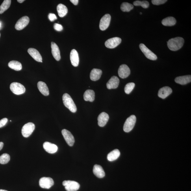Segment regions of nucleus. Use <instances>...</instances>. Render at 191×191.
<instances>
[{"label":"nucleus","mask_w":191,"mask_h":191,"mask_svg":"<svg viewBox=\"0 0 191 191\" xmlns=\"http://www.w3.org/2000/svg\"><path fill=\"white\" fill-rule=\"evenodd\" d=\"M184 42L183 38L177 37L169 40L168 42V46L171 50L177 51L183 47Z\"/></svg>","instance_id":"nucleus-1"},{"label":"nucleus","mask_w":191,"mask_h":191,"mask_svg":"<svg viewBox=\"0 0 191 191\" xmlns=\"http://www.w3.org/2000/svg\"><path fill=\"white\" fill-rule=\"evenodd\" d=\"M62 99L65 107L68 108L71 112H76L77 110L76 106L70 95L67 93H65L63 96Z\"/></svg>","instance_id":"nucleus-2"},{"label":"nucleus","mask_w":191,"mask_h":191,"mask_svg":"<svg viewBox=\"0 0 191 191\" xmlns=\"http://www.w3.org/2000/svg\"><path fill=\"white\" fill-rule=\"evenodd\" d=\"M136 121V118L134 115H131L127 118L123 125V131L126 132L131 131L135 125Z\"/></svg>","instance_id":"nucleus-3"},{"label":"nucleus","mask_w":191,"mask_h":191,"mask_svg":"<svg viewBox=\"0 0 191 191\" xmlns=\"http://www.w3.org/2000/svg\"><path fill=\"white\" fill-rule=\"evenodd\" d=\"M10 89L15 94L20 95L24 94L25 92V88L22 84L18 82H12L10 84Z\"/></svg>","instance_id":"nucleus-4"},{"label":"nucleus","mask_w":191,"mask_h":191,"mask_svg":"<svg viewBox=\"0 0 191 191\" xmlns=\"http://www.w3.org/2000/svg\"><path fill=\"white\" fill-rule=\"evenodd\" d=\"M35 128V126L33 123H26L22 129V134L24 137L27 138L31 135Z\"/></svg>","instance_id":"nucleus-5"},{"label":"nucleus","mask_w":191,"mask_h":191,"mask_svg":"<svg viewBox=\"0 0 191 191\" xmlns=\"http://www.w3.org/2000/svg\"><path fill=\"white\" fill-rule=\"evenodd\" d=\"M62 184L67 191H76L80 188L79 183L74 181H64Z\"/></svg>","instance_id":"nucleus-6"},{"label":"nucleus","mask_w":191,"mask_h":191,"mask_svg":"<svg viewBox=\"0 0 191 191\" xmlns=\"http://www.w3.org/2000/svg\"><path fill=\"white\" fill-rule=\"evenodd\" d=\"M140 49L144 54V55L147 58L151 60H156L157 59V55L150 50L145 45L143 44H141L140 45Z\"/></svg>","instance_id":"nucleus-7"},{"label":"nucleus","mask_w":191,"mask_h":191,"mask_svg":"<svg viewBox=\"0 0 191 191\" xmlns=\"http://www.w3.org/2000/svg\"><path fill=\"white\" fill-rule=\"evenodd\" d=\"M111 16L109 14H106L101 19L100 21L99 27L102 31H105L109 26Z\"/></svg>","instance_id":"nucleus-8"},{"label":"nucleus","mask_w":191,"mask_h":191,"mask_svg":"<svg viewBox=\"0 0 191 191\" xmlns=\"http://www.w3.org/2000/svg\"><path fill=\"white\" fill-rule=\"evenodd\" d=\"M39 184L41 188L49 189L54 185V181L51 178L43 177L40 179Z\"/></svg>","instance_id":"nucleus-9"},{"label":"nucleus","mask_w":191,"mask_h":191,"mask_svg":"<svg viewBox=\"0 0 191 191\" xmlns=\"http://www.w3.org/2000/svg\"><path fill=\"white\" fill-rule=\"evenodd\" d=\"M29 17L27 16L23 17L17 21L15 25V29L18 31L22 30L29 24Z\"/></svg>","instance_id":"nucleus-10"},{"label":"nucleus","mask_w":191,"mask_h":191,"mask_svg":"<svg viewBox=\"0 0 191 191\" xmlns=\"http://www.w3.org/2000/svg\"><path fill=\"white\" fill-rule=\"evenodd\" d=\"M62 134L67 144L71 147L73 146L75 142V140L71 132L68 130L64 129L62 131Z\"/></svg>","instance_id":"nucleus-11"},{"label":"nucleus","mask_w":191,"mask_h":191,"mask_svg":"<svg viewBox=\"0 0 191 191\" xmlns=\"http://www.w3.org/2000/svg\"><path fill=\"white\" fill-rule=\"evenodd\" d=\"M121 42V39L119 37H114L109 39L105 43L106 47L109 49H113L118 46Z\"/></svg>","instance_id":"nucleus-12"},{"label":"nucleus","mask_w":191,"mask_h":191,"mask_svg":"<svg viewBox=\"0 0 191 191\" xmlns=\"http://www.w3.org/2000/svg\"><path fill=\"white\" fill-rule=\"evenodd\" d=\"M118 75L121 78H127L130 74V70L127 65L123 64L119 67L118 71Z\"/></svg>","instance_id":"nucleus-13"},{"label":"nucleus","mask_w":191,"mask_h":191,"mask_svg":"<svg viewBox=\"0 0 191 191\" xmlns=\"http://www.w3.org/2000/svg\"><path fill=\"white\" fill-rule=\"evenodd\" d=\"M109 119V115L105 112H102L98 117V124L99 127L105 126Z\"/></svg>","instance_id":"nucleus-14"},{"label":"nucleus","mask_w":191,"mask_h":191,"mask_svg":"<svg viewBox=\"0 0 191 191\" xmlns=\"http://www.w3.org/2000/svg\"><path fill=\"white\" fill-rule=\"evenodd\" d=\"M172 92V89L168 86H165L161 88L158 92V96L161 98L165 99Z\"/></svg>","instance_id":"nucleus-15"},{"label":"nucleus","mask_w":191,"mask_h":191,"mask_svg":"<svg viewBox=\"0 0 191 191\" xmlns=\"http://www.w3.org/2000/svg\"><path fill=\"white\" fill-rule=\"evenodd\" d=\"M43 148L47 153L50 154L55 153L58 150L57 145L49 142H45L43 144Z\"/></svg>","instance_id":"nucleus-16"},{"label":"nucleus","mask_w":191,"mask_h":191,"mask_svg":"<svg viewBox=\"0 0 191 191\" xmlns=\"http://www.w3.org/2000/svg\"><path fill=\"white\" fill-rule=\"evenodd\" d=\"M70 60L71 64L74 67H77L79 64L78 54L75 49H73L70 53Z\"/></svg>","instance_id":"nucleus-17"},{"label":"nucleus","mask_w":191,"mask_h":191,"mask_svg":"<svg viewBox=\"0 0 191 191\" xmlns=\"http://www.w3.org/2000/svg\"><path fill=\"white\" fill-rule=\"evenodd\" d=\"M119 83V79L118 77L114 76L108 81L106 85L108 89H111L118 88Z\"/></svg>","instance_id":"nucleus-18"},{"label":"nucleus","mask_w":191,"mask_h":191,"mask_svg":"<svg viewBox=\"0 0 191 191\" xmlns=\"http://www.w3.org/2000/svg\"><path fill=\"white\" fill-rule=\"evenodd\" d=\"M28 53L32 56L36 61L42 62V58L40 54L37 50L33 48H31L28 50Z\"/></svg>","instance_id":"nucleus-19"},{"label":"nucleus","mask_w":191,"mask_h":191,"mask_svg":"<svg viewBox=\"0 0 191 191\" xmlns=\"http://www.w3.org/2000/svg\"><path fill=\"white\" fill-rule=\"evenodd\" d=\"M51 48L52 55L55 59L57 61H59L61 59L60 52L59 47L55 43L52 42Z\"/></svg>","instance_id":"nucleus-20"},{"label":"nucleus","mask_w":191,"mask_h":191,"mask_svg":"<svg viewBox=\"0 0 191 191\" xmlns=\"http://www.w3.org/2000/svg\"><path fill=\"white\" fill-rule=\"evenodd\" d=\"M191 81V75L182 76L176 78L175 79V82L176 83L182 85H184L190 83Z\"/></svg>","instance_id":"nucleus-21"},{"label":"nucleus","mask_w":191,"mask_h":191,"mask_svg":"<svg viewBox=\"0 0 191 191\" xmlns=\"http://www.w3.org/2000/svg\"><path fill=\"white\" fill-rule=\"evenodd\" d=\"M93 171L94 174L97 177L102 178L105 176V171L102 167L99 165H95Z\"/></svg>","instance_id":"nucleus-22"},{"label":"nucleus","mask_w":191,"mask_h":191,"mask_svg":"<svg viewBox=\"0 0 191 191\" xmlns=\"http://www.w3.org/2000/svg\"><path fill=\"white\" fill-rule=\"evenodd\" d=\"M38 88L40 92L45 96H47L49 94V89L46 84L43 82H39L37 84Z\"/></svg>","instance_id":"nucleus-23"},{"label":"nucleus","mask_w":191,"mask_h":191,"mask_svg":"<svg viewBox=\"0 0 191 191\" xmlns=\"http://www.w3.org/2000/svg\"><path fill=\"white\" fill-rule=\"evenodd\" d=\"M102 71L101 69L94 68L91 71L90 74V79L92 81H96L99 80L101 76Z\"/></svg>","instance_id":"nucleus-24"},{"label":"nucleus","mask_w":191,"mask_h":191,"mask_svg":"<svg viewBox=\"0 0 191 191\" xmlns=\"http://www.w3.org/2000/svg\"><path fill=\"white\" fill-rule=\"evenodd\" d=\"M95 93L94 91L88 90L85 91L84 94V99L86 101L92 102L94 101Z\"/></svg>","instance_id":"nucleus-25"},{"label":"nucleus","mask_w":191,"mask_h":191,"mask_svg":"<svg viewBox=\"0 0 191 191\" xmlns=\"http://www.w3.org/2000/svg\"><path fill=\"white\" fill-rule=\"evenodd\" d=\"M57 10L58 16L61 17L66 16L68 12V9L66 6L62 4H58Z\"/></svg>","instance_id":"nucleus-26"},{"label":"nucleus","mask_w":191,"mask_h":191,"mask_svg":"<svg viewBox=\"0 0 191 191\" xmlns=\"http://www.w3.org/2000/svg\"><path fill=\"white\" fill-rule=\"evenodd\" d=\"M120 155V152L118 149H115L108 154L107 159L110 161H114L118 159Z\"/></svg>","instance_id":"nucleus-27"},{"label":"nucleus","mask_w":191,"mask_h":191,"mask_svg":"<svg viewBox=\"0 0 191 191\" xmlns=\"http://www.w3.org/2000/svg\"><path fill=\"white\" fill-rule=\"evenodd\" d=\"M176 20L173 17H168L163 19L162 21V24L166 26H172L175 24Z\"/></svg>","instance_id":"nucleus-28"},{"label":"nucleus","mask_w":191,"mask_h":191,"mask_svg":"<svg viewBox=\"0 0 191 191\" xmlns=\"http://www.w3.org/2000/svg\"><path fill=\"white\" fill-rule=\"evenodd\" d=\"M8 66L10 68L16 71H19L22 69V66L20 62L16 61H12L8 64Z\"/></svg>","instance_id":"nucleus-29"},{"label":"nucleus","mask_w":191,"mask_h":191,"mask_svg":"<svg viewBox=\"0 0 191 191\" xmlns=\"http://www.w3.org/2000/svg\"><path fill=\"white\" fill-rule=\"evenodd\" d=\"M11 0H5L0 6V14H3L10 7L11 3Z\"/></svg>","instance_id":"nucleus-30"},{"label":"nucleus","mask_w":191,"mask_h":191,"mask_svg":"<svg viewBox=\"0 0 191 191\" xmlns=\"http://www.w3.org/2000/svg\"><path fill=\"white\" fill-rule=\"evenodd\" d=\"M134 7V5L131 4L124 2L121 4L120 8L123 12H129L133 9Z\"/></svg>","instance_id":"nucleus-31"},{"label":"nucleus","mask_w":191,"mask_h":191,"mask_svg":"<svg viewBox=\"0 0 191 191\" xmlns=\"http://www.w3.org/2000/svg\"><path fill=\"white\" fill-rule=\"evenodd\" d=\"M10 160V156L8 154L4 153L0 156V164H7Z\"/></svg>","instance_id":"nucleus-32"},{"label":"nucleus","mask_w":191,"mask_h":191,"mask_svg":"<svg viewBox=\"0 0 191 191\" xmlns=\"http://www.w3.org/2000/svg\"><path fill=\"white\" fill-rule=\"evenodd\" d=\"M133 4L134 6H141L143 8L145 9L148 8L149 5V2L146 1H136L134 2Z\"/></svg>","instance_id":"nucleus-33"},{"label":"nucleus","mask_w":191,"mask_h":191,"mask_svg":"<svg viewBox=\"0 0 191 191\" xmlns=\"http://www.w3.org/2000/svg\"><path fill=\"white\" fill-rule=\"evenodd\" d=\"M135 86V84L133 82H130L126 85L124 90L125 92L127 94H129L131 93Z\"/></svg>","instance_id":"nucleus-34"},{"label":"nucleus","mask_w":191,"mask_h":191,"mask_svg":"<svg viewBox=\"0 0 191 191\" xmlns=\"http://www.w3.org/2000/svg\"><path fill=\"white\" fill-rule=\"evenodd\" d=\"M167 1V0H152L151 1L152 3L154 5H157L164 4Z\"/></svg>","instance_id":"nucleus-35"},{"label":"nucleus","mask_w":191,"mask_h":191,"mask_svg":"<svg viewBox=\"0 0 191 191\" xmlns=\"http://www.w3.org/2000/svg\"><path fill=\"white\" fill-rule=\"evenodd\" d=\"M54 29L58 31H61L63 29L62 26L58 23L54 24Z\"/></svg>","instance_id":"nucleus-36"},{"label":"nucleus","mask_w":191,"mask_h":191,"mask_svg":"<svg viewBox=\"0 0 191 191\" xmlns=\"http://www.w3.org/2000/svg\"><path fill=\"white\" fill-rule=\"evenodd\" d=\"M8 119L6 118H4L0 120V128L3 127L7 123Z\"/></svg>","instance_id":"nucleus-37"},{"label":"nucleus","mask_w":191,"mask_h":191,"mask_svg":"<svg viewBox=\"0 0 191 191\" xmlns=\"http://www.w3.org/2000/svg\"><path fill=\"white\" fill-rule=\"evenodd\" d=\"M48 18L49 20L51 22L54 21L57 19V17L56 15L53 13H50L49 14Z\"/></svg>","instance_id":"nucleus-38"},{"label":"nucleus","mask_w":191,"mask_h":191,"mask_svg":"<svg viewBox=\"0 0 191 191\" xmlns=\"http://www.w3.org/2000/svg\"><path fill=\"white\" fill-rule=\"evenodd\" d=\"M70 1L75 5H76L78 3V0H71Z\"/></svg>","instance_id":"nucleus-39"},{"label":"nucleus","mask_w":191,"mask_h":191,"mask_svg":"<svg viewBox=\"0 0 191 191\" xmlns=\"http://www.w3.org/2000/svg\"><path fill=\"white\" fill-rule=\"evenodd\" d=\"M3 146L4 143L2 142H0V151H1L2 148H3Z\"/></svg>","instance_id":"nucleus-40"},{"label":"nucleus","mask_w":191,"mask_h":191,"mask_svg":"<svg viewBox=\"0 0 191 191\" xmlns=\"http://www.w3.org/2000/svg\"><path fill=\"white\" fill-rule=\"evenodd\" d=\"M24 0H18L17 2H19V3H22L23 2H24Z\"/></svg>","instance_id":"nucleus-41"},{"label":"nucleus","mask_w":191,"mask_h":191,"mask_svg":"<svg viewBox=\"0 0 191 191\" xmlns=\"http://www.w3.org/2000/svg\"><path fill=\"white\" fill-rule=\"evenodd\" d=\"M0 191H8L6 190H3V189H0Z\"/></svg>","instance_id":"nucleus-42"},{"label":"nucleus","mask_w":191,"mask_h":191,"mask_svg":"<svg viewBox=\"0 0 191 191\" xmlns=\"http://www.w3.org/2000/svg\"><path fill=\"white\" fill-rule=\"evenodd\" d=\"M1 27V23H0V27Z\"/></svg>","instance_id":"nucleus-43"},{"label":"nucleus","mask_w":191,"mask_h":191,"mask_svg":"<svg viewBox=\"0 0 191 191\" xmlns=\"http://www.w3.org/2000/svg\"><path fill=\"white\" fill-rule=\"evenodd\" d=\"M140 14H142V12H140Z\"/></svg>","instance_id":"nucleus-44"},{"label":"nucleus","mask_w":191,"mask_h":191,"mask_svg":"<svg viewBox=\"0 0 191 191\" xmlns=\"http://www.w3.org/2000/svg\"><path fill=\"white\" fill-rule=\"evenodd\" d=\"M0 37H1V34H0Z\"/></svg>","instance_id":"nucleus-45"}]
</instances>
